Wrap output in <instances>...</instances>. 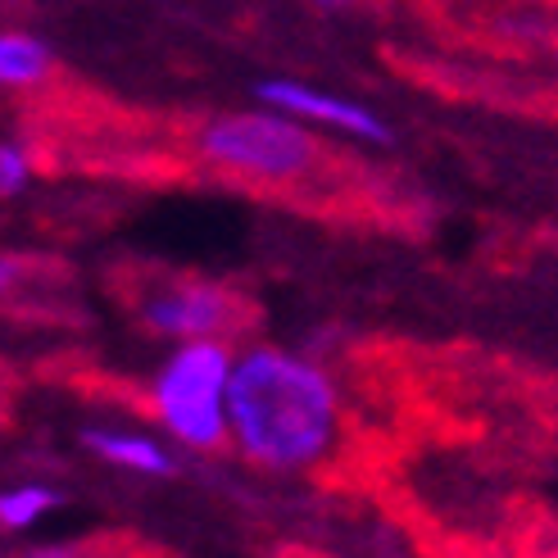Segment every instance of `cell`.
<instances>
[{
    "mask_svg": "<svg viewBox=\"0 0 558 558\" xmlns=\"http://www.w3.org/2000/svg\"><path fill=\"white\" fill-rule=\"evenodd\" d=\"M341 432V396L314 359L255 345L232 359L228 440L272 472H300L327 459Z\"/></svg>",
    "mask_w": 558,
    "mask_h": 558,
    "instance_id": "cell-1",
    "label": "cell"
},
{
    "mask_svg": "<svg viewBox=\"0 0 558 558\" xmlns=\"http://www.w3.org/2000/svg\"><path fill=\"white\" fill-rule=\"evenodd\" d=\"M228 377L232 350L218 337H191L163 359L150 381V404L159 423L186 450H218L228 440Z\"/></svg>",
    "mask_w": 558,
    "mask_h": 558,
    "instance_id": "cell-2",
    "label": "cell"
},
{
    "mask_svg": "<svg viewBox=\"0 0 558 558\" xmlns=\"http://www.w3.org/2000/svg\"><path fill=\"white\" fill-rule=\"evenodd\" d=\"M195 150L250 182H300L318 163V136L300 119L264 105L259 114H222L205 123Z\"/></svg>",
    "mask_w": 558,
    "mask_h": 558,
    "instance_id": "cell-3",
    "label": "cell"
},
{
    "mask_svg": "<svg viewBox=\"0 0 558 558\" xmlns=\"http://www.w3.org/2000/svg\"><path fill=\"white\" fill-rule=\"evenodd\" d=\"M255 100L268 105V109H282V114H291L300 123H318V128H331V132L359 136V142H373V146L390 142V128H386V119L377 114V109L345 100V96H331V92H318V87H310V82H295V77H264L255 87Z\"/></svg>",
    "mask_w": 558,
    "mask_h": 558,
    "instance_id": "cell-4",
    "label": "cell"
},
{
    "mask_svg": "<svg viewBox=\"0 0 558 558\" xmlns=\"http://www.w3.org/2000/svg\"><path fill=\"white\" fill-rule=\"evenodd\" d=\"M142 314L159 337H173V341L222 337V331H232L241 318L236 295L222 287H209V282H178L169 291H155Z\"/></svg>",
    "mask_w": 558,
    "mask_h": 558,
    "instance_id": "cell-5",
    "label": "cell"
},
{
    "mask_svg": "<svg viewBox=\"0 0 558 558\" xmlns=\"http://www.w3.org/2000/svg\"><path fill=\"white\" fill-rule=\"evenodd\" d=\"M87 450L100 454L105 463H114L123 472H142V477H173V454L163 450V440L146 432H119V427H92Z\"/></svg>",
    "mask_w": 558,
    "mask_h": 558,
    "instance_id": "cell-6",
    "label": "cell"
},
{
    "mask_svg": "<svg viewBox=\"0 0 558 558\" xmlns=\"http://www.w3.org/2000/svg\"><path fill=\"white\" fill-rule=\"evenodd\" d=\"M54 54L41 37L33 33H0V87H37V82L50 77Z\"/></svg>",
    "mask_w": 558,
    "mask_h": 558,
    "instance_id": "cell-7",
    "label": "cell"
},
{
    "mask_svg": "<svg viewBox=\"0 0 558 558\" xmlns=\"http://www.w3.org/2000/svg\"><path fill=\"white\" fill-rule=\"evenodd\" d=\"M60 505H64V495L41 486V482L0 490V532H27V526H37L46 513H54Z\"/></svg>",
    "mask_w": 558,
    "mask_h": 558,
    "instance_id": "cell-8",
    "label": "cell"
},
{
    "mask_svg": "<svg viewBox=\"0 0 558 558\" xmlns=\"http://www.w3.org/2000/svg\"><path fill=\"white\" fill-rule=\"evenodd\" d=\"M27 178H33V150L23 142H0V201L19 195Z\"/></svg>",
    "mask_w": 558,
    "mask_h": 558,
    "instance_id": "cell-9",
    "label": "cell"
},
{
    "mask_svg": "<svg viewBox=\"0 0 558 558\" xmlns=\"http://www.w3.org/2000/svg\"><path fill=\"white\" fill-rule=\"evenodd\" d=\"M19 282H23V259H19V255H5V250H0V300H5Z\"/></svg>",
    "mask_w": 558,
    "mask_h": 558,
    "instance_id": "cell-10",
    "label": "cell"
},
{
    "mask_svg": "<svg viewBox=\"0 0 558 558\" xmlns=\"http://www.w3.org/2000/svg\"><path fill=\"white\" fill-rule=\"evenodd\" d=\"M314 5H327V10H345V5H354V0H314Z\"/></svg>",
    "mask_w": 558,
    "mask_h": 558,
    "instance_id": "cell-11",
    "label": "cell"
},
{
    "mask_svg": "<svg viewBox=\"0 0 558 558\" xmlns=\"http://www.w3.org/2000/svg\"><path fill=\"white\" fill-rule=\"evenodd\" d=\"M554 41H558V23H554Z\"/></svg>",
    "mask_w": 558,
    "mask_h": 558,
    "instance_id": "cell-12",
    "label": "cell"
}]
</instances>
